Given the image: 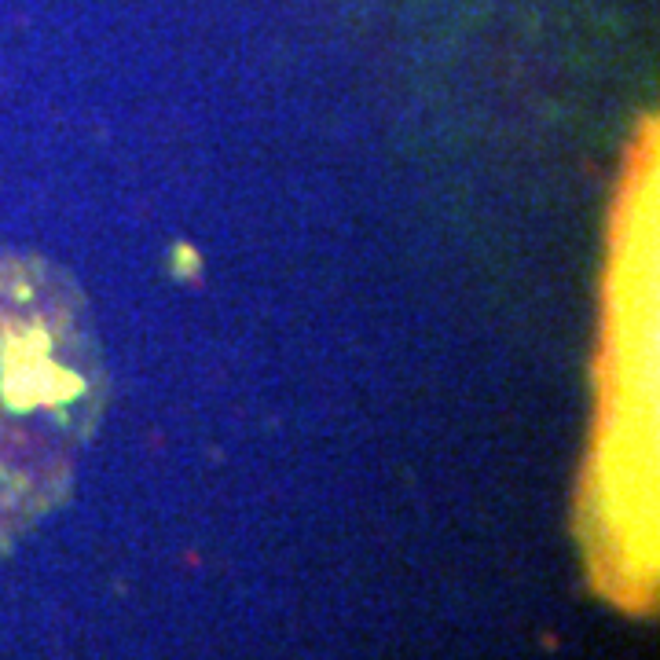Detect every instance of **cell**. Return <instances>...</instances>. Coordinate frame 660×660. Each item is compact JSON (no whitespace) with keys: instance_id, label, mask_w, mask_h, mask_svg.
<instances>
[{"instance_id":"obj_1","label":"cell","mask_w":660,"mask_h":660,"mask_svg":"<svg viewBox=\"0 0 660 660\" xmlns=\"http://www.w3.org/2000/svg\"><path fill=\"white\" fill-rule=\"evenodd\" d=\"M103 400L107 367L81 286L41 257L0 253V547L66 495Z\"/></svg>"}]
</instances>
